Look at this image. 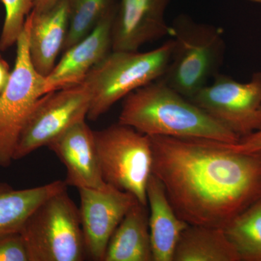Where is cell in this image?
<instances>
[{"mask_svg": "<svg viewBox=\"0 0 261 261\" xmlns=\"http://www.w3.org/2000/svg\"><path fill=\"white\" fill-rule=\"evenodd\" d=\"M149 137L152 174L187 224L224 228L261 200V154L234 152L219 141Z\"/></svg>", "mask_w": 261, "mask_h": 261, "instance_id": "6da1fadb", "label": "cell"}, {"mask_svg": "<svg viewBox=\"0 0 261 261\" xmlns=\"http://www.w3.org/2000/svg\"><path fill=\"white\" fill-rule=\"evenodd\" d=\"M118 123L148 136L205 139L228 144L240 140L161 79L124 98Z\"/></svg>", "mask_w": 261, "mask_h": 261, "instance_id": "7a4b0ae2", "label": "cell"}, {"mask_svg": "<svg viewBox=\"0 0 261 261\" xmlns=\"http://www.w3.org/2000/svg\"><path fill=\"white\" fill-rule=\"evenodd\" d=\"M169 36L172 53L161 79L190 99L220 73L226 50L224 33L219 27L180 15L170 25Z\"/></svg>", "mask_w": 261, "mask_h": 261, "instance_id": "3957f363", "label": "cell"}, {"mask_svg": "<svg viewBox=\"0 0 261 261\" xmlns=\"http://www.w3.org/2000/svg\"><path fill=\"white\" fill-rule=\"evenodd\" d=\"M172 48L170 39L145 53L111 51L82 82L91 96L87 119L96 121L120 99L161 79L169 63Z\"/></svg>", "mask_w": 261, "mask_h": 261, "instance_id": "277c9868", "label": "cell"}, {"mask_svg": "<svg viewBox=\"0 0 261 261\" xmlns=\"http://www.w3.org/2000/svg\"><path fill=\"white\" fill-rule=\"evenodd\" d=\"M20 232L29 261H82L87 256L80 208L67 189L38 206Z\"/></svg>", "mask_w": 261, "mask_h": 261, "instance_id": "5b68a950", "label": "cell"}, {"mask_svg": "<svg viewBox=\"0 0 261 261\" xmlns=\"http://www.w3.org/2000/svg\"><path fill=\"white\" fill-rule=\"evenodd\" d=\"M94 136L104 181L147 205V187L153 162L149 136L120 123L94 130Z\"/></svg>", "mask_w": 261, "mask_h": 261, "instance_id": "8992f818", "label": "cell"}, {"mask_svg": "<svg viewBox=\"0 0 261 261\" xmlns=\"http://www.w3.org/2000/svg\"><path fill=\"white\" fill-rule=\"evenodd\" d=\"M30 17L16 42V58L9 82L0 94V167L11 165L20 132L45 95V77L34 68L29 53Z\"/></svg>", "mask_w": 261, "mask_h": 261, "instance_id": "52a82bcc", "label": "cell"}, {"mask_svg": "<svg viewBox=\"0 0 261 261\" xmlns=\"http://www.w3.org/2000/svg\"><path fill=\"white\" fill-rule=\"evenodd\" d=\"M91 96L84 83L58 89L43 96L19 135L13 161L27 157L78 122L87 118Z\"/></svg>", "mask_w": 261, "mask_h": 261, "instance_id": "ba28073f", "label": "cell"}, {"mask_svg": "<svg viewBox=\"0 0 261 261\" xmlns=\"http://www.w3.org/2000/svg\"><path fill=\"white\" fill-rule=\"evenodd\" d=\"M189 99L240 139L261 128V72L245 83L219 73Z\"/></svg>", "mask_w": 261, "mask_h": 261, "instance_id": "9c48e42d", "label": "cell"}, {"mask_svg": "<svg viewBox=\"0 0 261 261\" xmlns=\"http://www.w3.org/2000/svg\"><path fill=\"white\" fill-rule=\"evenodd\" d=\"M80 214L87 256L102 261L115 230L137 198L112 185L80 189Z\"/></svg>", "mask_w": 261, "mask_h": 261, "instance_id": "30bf717a", "label": "cell"}, {"mask_svg": "<svg viewBox=\"0 0 261 261\" xmlns=\"http://www.w3.org/2000/svg\"><path fill=\"white\" fill-rule=\"evenodd\" d=\"M118 5L83 39L63 51L45 77L46 93L82 84L96 65L113 51V23Z\"/></svg>", "mask_w": 261, "mask_h": 261, "instance_id": "8fae6325", "label": "cell"}, {"mask_svg": "<svg viewBox=\"0 0 261 261\" xmlns=\"http://www.w3.org/2000/svg\"><path fill=\"white\" fill-rule=\"evenodd\" d=\"M172 0H118L113 31V51H138L169 36L166 12Z\"/></svg>", "mask_w": 261, "mask_h": 261, "instance_id": "7c38bea8", "label": "cell"}, {"mask_svg": "<svg viewBox=\"0 0 261 261\" xmlns=\"http://www.w3.org/2000/svg\"><path fill=\"white\" fill-rule=\"evenodd\" d=\"M66 168L67 186L99 189L106 185L101 174L94 130L86 120L78 122L47 146Z\"/></svg>", "mask_w": 261, "mask_h": 261, "instance_id": "4fadbf2b", "label": "cell"}, {"mask_svg": "<svg viewBox=\"0 0 261 261\" xmlns=\"http://www.w3.org/2000/svg\"><path fill=\"white\" fill-rule=\"evenodd\" d=\"M29 53L35 69L43 76L50 73L63 51L68 29V0H59L40 14L31 13Z\"/></svg>", "mask_w": 261, "mask_h": 261, "instance_id": "5bb4252c", "label": "cell"}, {"mask_svg": "<svg viewBox=\"0 0 261 261\" xmlns=\"http://www.w3.org/2000/svg\"><path fill=\"white\" fill-rule=\"evenodd\" d=\"M147 199L153 261H173L178 240L190 224L176 214L162 182L154 174L147 184Z\"/></svg>", "mask_w": 261, "mask_h": 261, "instance_id": "9a60e30c", "label": "cell"}, {"mask_svg": "<svg viewBox=\"0 0 261 261\" xmlns=\"http://www.w3.org/2000/svg\"><path fill=\"white\" fill-rule=\"evenodd\" d=\"M102 261H153L147 205L137 201L115 230Z\"/></svg>", "mask_w": 261, "mask_h": 261, "instance_id": "2e32d148", "label": "cell"}, {"mask_svg": "<svg viewBox=\"0 0 261 261\" xmlns=\"http://www.w3.org/2000/svg\"><path fill=\"white\" fill-rule=\"evenodd\" d=\"M173 261H241L224 228L189 225L175 249Z\"/></svg>", "mask_w": 261, "mask_h": 261, "instance_id": "e0dca14e", "label": "cell"}, {"mask_svg": "<svg viewBox=\"0 0 261 261\" xmlns=\"http://www.w3.org/2000/svg\"><path fill=\"white\" fill-rule=\"evenodd\" d=\"M65 189L66 184L60 180L23 190H15L8 184H0V233L20 231L38 206Z\"/></svg>", "mask_w": 261, "mask_h": 261, "instance_id": "ac0fdd59", "label": "cell"}, {"mask_svg": "<svg viewBox=\"0 0 261 261\" xmlns=\"http://www.w3.org/2000/svg\"><path fill=\"white\" fill-rule=\"evenodd\" d=\"M224 229L241 261H261V200L239 214Z\"/></svg>", "mask_w": 261, "mask_h": 261, "instance_id": "d6986e66", "label": "cell"}, {"mask_svg": "<svg viewBox=\"0 0 261 261\" xmlns=\"http://www.w3.org/2000/svg\"><path fill=\"white\" fill-rule=\"evenodd\" d=\"M118 0H68V29L63 51L92 32Z\"/></svg>", "mask_w": 261, "mask_h": 261, "instance_id": "ffe728a7", "label": "cell"}, {"mask_svg": "<svg viewBox=\"0 0 261 261\" xmlns=\"http://www.w3.org/2000/svg\"><path fill=\"white\" fill-rule=\"evenodd\" d=\"M1 1L5 7V18L0 35V51H5L16 44L34 8V0Z\"/></svg>", "mask_w": 261, "mask_h": 261, "instance_id": "44dd1931", "label": "cell"}, {"mask_svg": "<svg viewBox=\"0 0 261 261\" xmlns=\"http://www.w3.org/2000/svg\"><path fill=\"white\" fill-rule=\"evenodd\" d=\"M0 261H29L28 250L20 231L0 233Z\"/></svg>", "mask_w": 261, "mask_h": 261, "instance_id": "7402d4cb", "label": "cell"}, {"mask_svg": "<svg viewBox=\"0 0 261 261\" xmlns=\"http://www.w3.org/2000/svg\"><path fill=\"white\" fill-rule=\"evenodd\" d=\"M225 145L240 153L261 154V128L260 129L242 137L238 142L235 143H224Z\"/></svg>", "mask_w": 261, "mask_h": 261, "instance_id": "603a6c76", "label": "cell"}, {"mask_svg": "<svg viewBox=\"0 0 261 261\" xmlns=\"http://www.w3.org/2000/svg\"><path fill=\"white\" fill-rule=\"evenodd\" d=\"M10 66L7 61L0 55V94L4 92L11 75Z\"/></svg>", "mask_w": 261, "mask_h": 261, "instance_id": "cb8c5ba5", "label": "cell"}, {"mask_svg": "<svg viewBox=\"0 0 261 261\" xmlns=\"http://www.w3.org/2000/svg\"><path fill=\"white\" fill-rule=\"evenodd\" d=\"M59 0H34V8L33 13L36 14L47 12L51 9L58 3Z\"/></svg>", "mask_w": 261, "mask_h": 261, "instance_id": "d4e9b609", "label": "cell"}, {"mask_svg": "<svg viewBox=\"0 0 261 261\" xmlns=\"http://www.w3.org/2000/svg\"><path fill=\"white\" fill-rule=\"evenodd\" d=\"M248 1L252 2V3H257V4L261 5V0H248Z\"/></svg>", "mask_w": 261, "mask_h": 261, "instance_id": "484cf974", "label": "cell"}]
</instances>
